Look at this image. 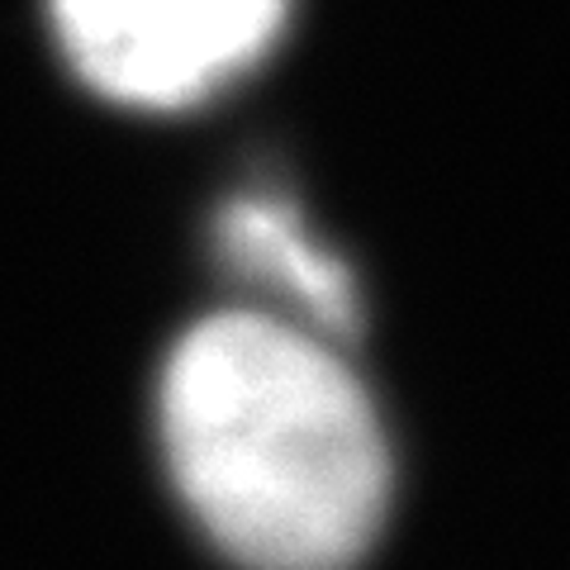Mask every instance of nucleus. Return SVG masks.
<instances>
[{
    "label": "nucleus",
    "instance_id": "f257e3e1",
    "mask_svg": "<svg viewBox=\"0 0 570 570\" xmlns=\"http://www.w3.org/2000/svg\"><path fill=\"white\" fill-rule=\"evenodd\" d=\"M157 414L176 490L243 570H352L376 542L385 433L324 333L214 314L176 343Z\"/></svg>",
    "mask_w": 570,
    "mask_h": 570
},
{
    "label": "nucleus",
    "instance_id": "f03ea898",
    "mask_svg": "<svg viewBox=\"0 0 570 570\" xmlns=\"http://www.w3.org/2000/svg\"><path fill=\"white\" fill-rule=\"evenodd\" d=\"M62 52L105 100L186 110L276 43L291 0H48Z\"/></svg>",
    "mask_w": 570,
    "mask_h": 570
},
{
    "label": "nucleus",
    "instance_id": "7ed1b4c3",
    "mask_svg": "<svg viewBox=\"0 0 570 570\" xmlns=\"http://www.w3.org/2000/svg\"><path fill=\"white\" fill-rule=\"evenodd\" d=\"M224 262L281 305L295 324L324 337H343L356 324V285L347 266L318 243L295 205L276 195H243L219 214Z\"/></svg>",
    "mask_w": 570,
    "mask_h": 570
}]
</instances>
